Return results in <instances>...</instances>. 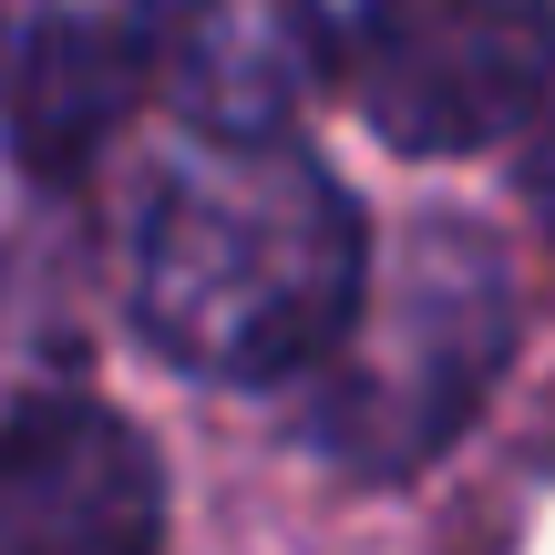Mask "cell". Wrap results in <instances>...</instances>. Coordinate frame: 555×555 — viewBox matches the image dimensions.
I'll return each instance as SVG.
<instances>
[{
	"mask_svg": "<svg viewBox=\"0 0 555 555\" xmlns=\"http://www.w3.org/2000/svg\"><path fill=\"white\" fill-rule=\"evenodd\" d=\"M371 247L330 165L288 134H196L134 237V319L196 380H309L339 350Z\"/></svg>",
	"mask_w": 555,
	"mask_h": 555,
	"instance_id": "1",
	"label": "cell"
},
{
	"mask_svg": "<svg viewBox=\"0 0 555 555\" xmlns=\"http://www.w3.org/2000/svg\"><path fill=\"white\" fill-rule=\"evenodd\" d=\"M350 93L401 155H483L555 93V0H360Z\"/></svg>",
	"mask_w": 555,
	"mask_h": 555,
	"instance_id": "3",
	"label": "cell"
},
{
	"mask_svg": "<svg viewBox=\"0 0 555 555\" xmlns=\"http://www.w3.org/2000/svg\"><path fill=\"white\" fill-rule=\"evenodd\" d=\"M144 82H155L144 11H41L11 52V144L62 176L124 124Z\"/></svg>",
	"mask_w": 555,
	"mask_h": 555,
	"instance_id": "6",
	"label": "cell"
},
{
	"mask_svg": "<svg viewBox=\"0 0 555 555\" xmlns=\"http://www.w3.org/2000/svg\"><path fill=\"white\" fill-rule=\"evenodd\" d=\"M155 93L196 134H288L330 82L319 0H144Z\"/></svg>",
	"mask_w": 555,
	"mask_h": 555,
	"instance_id": "5",
	"label": "cell"
},
{
	"mask_svg": "<svg viewBox=\"0 0 555 555\" xmlns=\"http://www.w3.org/2000/svg\"><path fill=\"white\" fill-rule=\"evenodd\" d=\"M165 483L103 401H31L0 422V555H155Z\"/></svg>",
	"mask_w": 555,
	"mask_h": 555,
	"instance_id": "4",
	"label": "cell"
},
{
	"mask_svg": "<svg viewBox=\"0 0 555 555\" xmlns=\"http://www.w3.org/2000/svg\"><path fill=\"white\" fill-rule=\"evenodd\" d=\"M515 350V288L483 227H412L371 268L339 350L319 360V442L360 474H412L474 422L483 380Z\"/></svg>",
	"mask_w": 555,
	"mask_h": 555,
	"instance_id": "2",
	"label": "cell"
},
{
	"mask_svg": "<svg viewBox=\"0 0 555 555\" xmlns=\"http://www.w3.org/2000/svg\"><path fill=\"white\" fill-rule=\"evenodd\" d=\"M525 196H535L545 227H555V93L535 103V124H525Z\"/></svg>",
	"mask_w": 555,
	"mask_h": 555,
	"instance_id": "7",
	"label": "cell"
}]
</instances>
